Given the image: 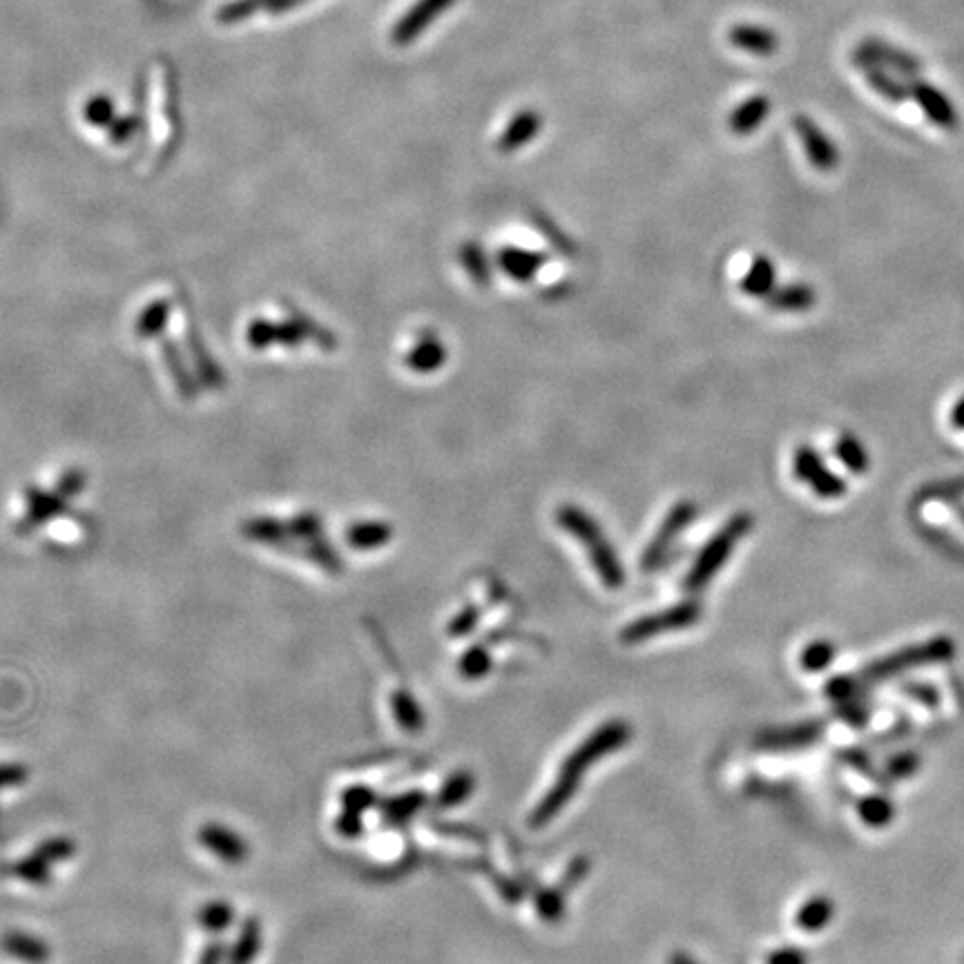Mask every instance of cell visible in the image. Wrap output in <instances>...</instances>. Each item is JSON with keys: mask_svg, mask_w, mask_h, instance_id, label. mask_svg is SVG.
<instances>
[{"mask_svg": "<svg viewBox=\"0 0 964 964\" xmlns=\"http://www.w3.org/2000/svg\"><path fill=\"white\" fill-rule=\"evenodd\" d=\"M628 739H630V726L623 721L605 723V726L596 730L592 737H587L583 744L565 759V764L561 768V773H558L554 786L549 788V793L541 799V804L536 806V811L532 813V817H529V826L543 828L545 824L552 822V819L567 806V802L576 795V790L581 786V779L587 773V768L594 766L596 761L603 759L605 755H612L614 750H619L623 744H628Z\"/></svg>", "mask_w": 964, "mask_h": 964, "instance_id": "obj_1", "label": "cell"}, {"mask_svg": "<svg viewBox=\"0 0 964 964\" xmlns=\"http://www.w3.org/2000/svg\"><path fill=\"white\" fill-rule=\"evenodd\" d=\"M556 523L563 532L576 538L578 543L585 547L587 558H590L596 574L603 581L605 587L610 590H619L625 583V572L623 565L616 556V549L610 543V538L603 534L601 525L596 523V518L592 514H587L583 507L578 505H561L556 512Z\"/></svg>", "mask_w": 964, "mask_h": 964, "instance_id": "obj_2", "label": "cell"}, {"mask_svg": "<svg viewBox=\"0 0 964 964\" xmlns=\"http://www.w3.org/2000/svg\"><path fill=\"white\" fill-rule=\"evenodd\" d=\"M753 525H755L753 514L739 512L735 516H730L728 523L723 525L706 545H703L697 561L692 563L690 572L686 576V590L701 592L703 587H706L712 578L719 574L721 567L728 563V558L732 556V552H735L737 545L744 541V536L753 529Z\"/></svg>", "mask_w": 964, "mask_h": 964, "instance_id": "obj_3", "label": "cell"}, {"mask_svg": "<svg viewBox=\"0 0 964 964\" xmlns=\"http://www.w3.org/2000/svg\"><path fill=\"white\" fill-rule=\"evenodd\" d=\"M699 616H701V605L697 601H683L679 605H672L670 610L654 612L636 619L623 630L621 639L628 645H634V643L648 641L652 636L686 630L699 621Z\"/></svg>", "mask_w": 964, "mask_h": 964, "instance_id": "obj_4", "label": "cell"}, {"mask_svg": "<svg viewBox=\"0 0 964 964\" xmlns=\"http://www.w3.org/2000/svg\"><path fill=\"white\" fill-rule=\"evenodd\" d=\"M793 474L822 500H837L846 494L844 478L828 469L824 458L811 445L797 447L793 456Z\"/></svg>", "mask_w": 964, "mask_h": 964, "instance_id": "obj_5", "label": "cell"}, {"mask_svg": "<svg viewBox=\"0 0 964 964\" xmlns=\"http://www.w3.org/2000/svg\"><path fill=\"white\" fill-rule=\"evenodd\" d=\"M697 512L699 509L692 500H679L677 505H672V509L665 514L661 527L657 529V534H654V538L641 558V565L645 570H654V567H659L665 561V556L670 554L672 545L677 543V538L683 534V529L697 518Z\"/></svg>", "mask_w": 964, "mask_h": 964, "instance_id": "obj_6", "label": "cell"}, {"mask_svg": "<svg viewBox=\"0 0 964 964\" xmlns=\"http://www.w3.org/2000/svg\"><path fill=\"white\" fill-rule=\"evenodd\" d=\"M793 123H795L797 137L802 141L806 157L811 161V166L815 170L831 172L837 163H840V152H837L831 137H828V134L819 128L813 119L802 117V114L795 117Z\"/></svg>", "mask_w": 964, "mask_h": 964, "instance_id": "obj_7", "label": "cell"}, {"mask_svg": "<svg viewBox=\"0 0 964 964\" xmlns=\"http://www.w3.org/2000/svg\"><path fill=\"white\" fill-rule=\"evenodd\" d=\"M853 63L860 67H893L895 72L902 74H918L922 63L915 59L913 54L900 50V47H893L884 41H877V38H869L860 47H857L853 54Z\"/></svg>", "mask_w": 964, "mask_h": 964, "instance_id": "obj_8", "label": "cell"}, {"mask_svg": "<svg viewBox=\"0 0 964 964\" xmlns=\"http://www.w3.org/2000/svg\"><path fill=\"white\" fill-rule=\"evenodd\" d=\"M74 853V844L65 837H56V840L45 842L36 848V853L27 857L25 862L18 864V877L30 884L43 886L50 882V869L52 864H59L67 860Z\"/></svg>", "mask_w": 964, "mask_h": 964, "instance_id": "obj_9", "label": "cell"}, {"mask_svg": "<svg viewBox=\"0 0 964 964\" xmlns=\"http://www.w3.org/2000/svg\"><path fill=\"white\" fill-rule=\"evenodd\" d=\"M199 842L201 846L210 851L212 855L230 866H239L248 860L250 848L246 844L244 837H241L233 828H228L224 824H206L199 831Z\"/></svg>", "mask_w": 964, "mask_h": 964, "instance_id": "obj_10", "label": "cell"}, {"mask_svg": "<svg viewBox=\"0 0 964 964\" xmlns=\"http://www.w3.org/2000/svg\"><path fill=\"white\" fill-rule=\"evenodd\" d=\"M909 96H913L915 103H918L922 108V112L927 114V117L935 125H938L940 130H947V132L958 130L960 117H958L956 108H953L949 96H944L938 88H935V85H931L927 81H920V79H913L911 85H909Z\"/></svg>", "mask_w": 964, "mask_h": 964, "instance_id": "obj_11", "label": "cell"}, {"mask_svg": "<svg viewBox=\"0 0 964 964\" xmlns=\"http://www.w3.org/2000/svg\"><path fill=\"white\" fill-rule=\"evenodd\" d=\"M496 262H498L500 271H503L509 279H512V282L527 284L543 271V266L547 264V255L538 253V250L505 246L498 253Z\"/></svg>", "mask_w": 964, "mask_h": 964, "instance_id": "obj_12", "label": "cell"}, {"mask_svg": "<svg viewBox=\"0 0 964 964\" xmlns=\"http://www.w3.org/2000/svg\"><path fill=\"white\" fill-rule=\"evenodd\" d=\"M447 355L449 351L445 342L433 331H424L418 335L416 344L411 346L404 362H407L413 373H436L445 366Z\"/></svg>", "mask_w": 964, "mask_h": 964, "instance_id": "obj_13", "label": "cell"}, {"mask_svg": "<svg viewBox=\"0 0 964 964\" xmlns=\"http://www.w3.org/2000/svg\"><path fill=\"white\" fill-rule=\"evenodd\" d=\"M453 5H456V0H418V5L413 7L407 14V18L400 23L398 32H395V41L398 43L416 41L420 32H424L429 25L436 23V18L440 14L449 12Z\"/></svg>", "mask_w": 964, "mask_h": 964, "instance_id": "obj_14", "label": "cell"}, {"mask_svg": "<svg viewBox=\"0 0 964 964\" xmlns=\"http://www.w3.org/2000/svg\"><path fill=\"white\" fill-rule=\"evenodd\" d=\"M0 949H3L9 958L25 964H47L52 958L50 944L43 938H38V935L25 931H7L3 940H0Z\"/></svg>", "mask_w": 964, "mask_h": 964, "instance_id": "obj_15", "label": "cell"}, {"mask_svg": "<svg viewBox=\"0 0 964 964\" xmlns=\"http://www.w3.org/2000/svg\"><path fill=\"white\" fill-rule=\"evenodd\" d=\"M543 130V117L536 110H523L514 114V119L507 123L505 132L498 139V150L505 154H512L520 148H525L529 141L536 139Z\"/></svg>", "mask_w": 964, "mask_h": 964, "instance_id": "obj_16", "label": "cell"}, {"mask_svg": "<svg viewBox=\"0 0 964 964\" xmlns=\"http://www.w3.org/2000/svg\"><path fill=\"white\" fill-rule=\"evenodd\" d=\"M768 308L779 313H806L811 311L817 302V293L811 284H786L777 286L773 293L766 297Z\"/></svg>", "mask_w": 964, "mask_h": 964, "instance_id": "obj_17", "label": "cell"}, {"mask_svg": "<svg viewBox=\"0 0 964 964\" xmlns=\"http://www.w3.org/2000/svg\"><path fill=\"white\" fill-rule=\"evenodd\" d=\"M730 43L741 52H748L753 56H770L777 52L779 38L773 30L761 25H739L730 32Z\"/></svg>", "mask_w": 964, "mask_h": 964, "instance_id": "obj_18", "label": "cell"}, {"mask_svg": "<svg viewBox=\"0 0 964 964\" xmlns=\"http://www.w3.org/2000/svg\"><path fill=\"white\" fill-rule=\"evenodd\" d=\"M770 101L766 96H750L739 108L728 117V128L737 137H748L761 128V123L768 119Z\"/></svg>", "mask_w": 964, "mask_h": 964, "instance_id": "obj_19", "label": "cell"}, {"mask_svg": "<svg viewBox=\"0 0 964 964\" xmlns=\"http://www.w3.org/2000/svg\"><path fill=\"white\" fill-rule=\"evenodd\" d=\"M777 288V271L773 259L766 255H757L753 264L741 279V291L750 297H768Z\"/></svg>", "mask_w": 964, "mask_h": 964, "instance_id": "obj_20", "label": "cell"}, {"mask_svg": "<svg viewBox=\"0 0 964 964\" xmlns=\"http://www.w3.org/2000/svg\"><path fill=\"white\" fill-rule=\"evenodd\" d=\"M262 951V924L257 918H248L241 924V931L228 953V964H253Z\"/></svg>", "mask_w": 964, "mask_h": 964, "instance_id": "obj_21", "label": "cell"}, {"mask_svg": "<svg viewBox=\"0 0 964 964\" xmlns=\"http://www.w3.org/2000/svg\"><path fill=\"white\" fill-rule=\"evenodd\" d=\"M458 259L471 282H474L478 288H487L491 284V275H494V271H491L489 257L480 244H476V241H465L458 250Z\"/></svg>", "mask_w": 964, "mask_h": 964, "instance_id": "obj_22", "label": "cell"}, {"mask_svg": "<svg viewBox=\"0 0 964 964\" xmlns=\"http://www.w3.org/2000/svg\"><path fill=\"white\" fill-rule=\"evenodd\" d=\"M835 456L837 460H842V465L853 471V474H866L871 467V456L866 447L862 445L860 438H855L853 433H842L840 438L835 440Z\"/></svg>", "mask_w": 964, "mask_h": 964, "instance_id": "obj_23", "label": "cell"}, {"mask_svg": "<svg viewBox=\"0 0 964 964\" xmlns=\"http://www.w3.org/2000/svg\"><path fill=\"white\" fill-rule=\"evenodd\" d=\"M862 70H864L866 83L871 85V90L877 92L880 96H884L886 101L904 103L906 99H909V88H904V85L895 81L893 76L884 70V67L869 65V67H862Z\"/></svg>", "mask_w": 964, "mask_h": 964, "instance_id": "obj_24", "label": "cell"}, {"mask_svg": "<svg viewBox=\"0 0 964 964\" xmlns=\"http://www.w3.org/2000/svg\"><path fill=\"white\" fill-rule=\"evenodd\" d=\"M197 920H199V924H201V929L208 931V933L219 935V933L228 931L230 924L235 922V906L224 902V900L206 902V904L199 909Z\"/></svg>", "mask_w": 964, "mask_h": 964, "instance_id": "obj_25", "label": "cell"}, {"mask_svg": "<svg viewBox=\"0 0 964 964\" xmlns=\"http://www.w3.org/2000/svg\"><path fill=\"white\" fill-rule=\"evenodd\" d=\"M391 541V527L380 520L360 523L349 529V543L355 549H378Z\"/></svg>", "mask_w": 964, "mask_h": 964, "instance_id": "obj_26", "label": "cell"}, {"mask_svg": "<svg viewBox=\"0 0 964 964\" xmlns=\"http://www.w3.org/2000/svg\"><path fill=\"white\" fill-rule=\"evenodd\" d=\"M391 708L395 712V721L407 732H418L424 726L422 710L418 706V701L413 699V694L398 690L391 697Z\"/></svg>", "mask_w": 964, "mask_h": 964, "instance_id": "obj_27", "label": "cell"}, {"mask_svg": "<svg viewBox=\"0 0 964 964\" xmlns=\"http://www.w3.org/2000/svg\"><path fill=\"white\" fill-rule=\"evenodd\" d=\"M471 793H474V777H471L469 773H458V775H453L449 782L445 784V788L440 790L438 806H442V808L458 806V804L465 802V799Z\"/></svg>", "mask_w": 964, "mask_h": 964, "instance_id": "obj_28", "label": "cell"}, {"mask_svg": "<svg viewBox=\"0 0 964 964\" xmlns=\"http://www.w3.org/2000/svg\"><path fill=\"white\" fill-rule=\"evenodd\" d=\"M831 913H833L831 902L824 898H817L802 906V911L797 915V924L802 927V931H819L828 920H831Z\"/></svg>", "mask_w": 964, "mask_h": 964, "instance_id": "obj_29", "label": "cell"}, {"mask_svg": "<svg viewBox=\"0 0 964 964\" xmlns=\"http://www.w3.org/2000/svg\"><path fill=\"white\" fill-rule=\"evenodd\" d=\"M491 668V659L487 650L482 648H471L465 657L460 659V672L465 674L467 679H480L485 677Z\"/></svg>", "mask_w": 964, "mask_h": 964, "instance_id": "obj_30", "label": "cell"}, {"mask_svg": "<svg viewBox=\"0 0 964 964\" xmlns=\"http://www.w3.org/2000/svg\"><path fill=\"white\" fill-rule=\"evenodd\" d=\"M373 802H375V795L366 786H353L342 795V806L346 813L364 815V811H369Z\"/></svg>", "mask_w": 964, "mask_h": 964, "instance_id": "obj_31", "label": "cell"}, {"mask_svg": "<svg viewBox=\"0 0 964 964\" xmlns=\"http://www.w3.org/2000/svg\"><path fill=\"white\" fill-rule=\"evenodd\" d=\"M420 806H422V797L418 793H411L391 802L387 808H384V815H387V819H393V822H400V819L411 817Z\"/></svg>", "mask_w": 964, "mask_h": 964, "instance_id": "obj_32", "label": "cell"}, {"mask_svg": "<svg viewBox=\"0 0 964 964\" xmlns=\"http://www.w3.org/2000/svg\"><path fill=\"white\" fill-rule=\"evenodd\" d=\"M833 659V648L826 641H815L813 645H808L806 652L802 654V663L808 670H819L826 668Z\"/></svg>", "mask_w": 964, "mask_h": 964, "instance_id": "obj_33", "label": "cell"}, {"mask_svg": "<svg viewBox=\"0 0 964 964\" xmlns=\"http://www.w3.org/2000/svg\"><path fill=\"white\" fill-rule=\"evenodd\" d=\"M534 224H538L543 230H547V233H543V235H545L549 241H554L556 248H561L565 255H572V253H574V244H572V241L567 239L565 235H558V233H561V230H558L556 226L552 228V221H547L545 217H538V219H534Z\"/></svg>", "mask_w": 964, "mask_h": 964, "instance_id": "obj_34", "label": "cell"}, {"mask_svg": "<svg viewBox=\"0 0 964 964\" xmlns=\"http://www.w3.org/2000/svg\"><path fill=\"white\" fill-rule=\"evenodd\" d=\"M476 623H478V612L474 610V607H467V610H462L456 619L451 621V634L453 636H462V634H469L471 630L476 628Z\"/></svg>", "mask_w": 964, "mask_h": 964, "instance_id": "obj_35", "label": "cell"}, {"mask_svg": "<svg viewBox=\"0 0 964 964\" xmlns=\"http://www.w3.org/2000/svg\"><path fill=\"white\" fill-rule=\"evenodd\" d=\"M30 777L25 766H0V790L9 786H21Z\"/></svg>", "mask_w": 964, "mask_h": 964, "instance_id": "obj_36", "label": "cell"}, {"mask_svg": "<svg viewBox=\"0 0 964 964\" xmlns=\"http://www.w3.org/2000/svg\"><path fill=\"white\" fill-rule=\"evenodd\" d=\"M538 906H541V913L545 915L547 920L561 918V913H563L561 898H558V895H554V893H543L541 898H538Z\"/></svg>", "mask_w": 964, "mask_h": 964, "instance_id": "obj_37", "label": "cell"}, {"mask_svg": "<svg viewBox=\"0 0 964 964\" xmlns=\"http://www.w3.org/2000/svg\"><path fill=\"white\" fill-rule=\"evenodd\" d=\"M766 964H806V956H802L797 949H779L770 953Z\"/></svg>", "mask_w": 964, "mask_h": 964, "instance_id": "obj_38", "label": "cell"}, {"mask_svg": "<svg viewBox=\"0 0 964 964\" xmlns=\"http://www.w3.org/2000/svg\"><path fill=\"white\" fill-rule=\"evenodd\" d=\"M199 964H224V947H221V942H210L206 951L201 953Z\"/></svg>", "mask_w": 964, "mask_h": 964, "instance_id": "obj_39", "label": "cell"}, {"mask_svg": "<svg viewBox=\"0 0 964 964\" xmlns=\"http://www.w3.org/2000/svg\"><path fill=\"white\" fill-rule=\"evenodd\" d=\"M951 424H953V429L956 431H964V395L962 398L953 404V409H951Z\"/></svg>", "mask_w": 964, "mask_h": 964, "instance_id": "obj_40", "label": "cell"}, {"mask_svg": "<svg viewBox=\"0 0 964 964\" xmlns=\"http://www.w3.org/2000/svg\"><path fill=\"white\" fill-rule=\"evenodd\" d=\"M670 964H694V962L688 956H683V953H674Z\"/></svg>", "mask_w": 964, "mask_h": 964, "instance_id": "obj_41", "label": "cell"}]
</instances>
